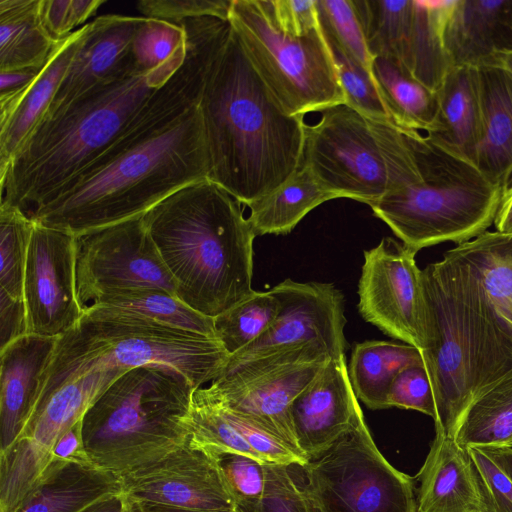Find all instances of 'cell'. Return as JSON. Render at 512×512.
Wrapping results in <instances>:
<instances>
[{"label":"cell","mask_w":512,"mask_h":512,"mask_svg":"<svg viewBox=\"0 0 512 512\" xmlns=\"http://www.w3.org/2000/svg\"><path fill=\"white\" fill-rule=\"evenodd\" d=\"M198 110L208 179L241 204L271 193L301 167L304 116L285 114L232 27L209 69Z\"/></svg>","instance_id":"obj_1"},{"label":"cell","mask_w":512,"mask_h":512,"mask_svg":"<svg viewBox=\"0 0 512 512\" xmlns=\"http://www.w3.org/2000/svg\"><path fill=\"white\" fill-rule=\"evenodd\" d=\"M241 205L205 179L174 192L143 215L175 282L176 296L211 318L255 291L252 276L256 235Z\"/></svg>","instance_id":"obj_2"},{"label":"cell","mask_w":512,"mask_h":512,"mask_svg":"<svg viewBox=\"0 0 512 512\" xmlns=\"http://www.w3.org/2000/svg\"><path fill=\"white\" fill-rule=\"evenodd\" d=\"M208 176L197 106L167 128L89 167L29 217L78 236L141 217L169 195Z\"/></svg>","instance_id":"obj_3"},{"label":"cell","mask_w":512,"mask_h":512,"mask_svg":"<svg viewBox=\"0 0 512 512\" xmlns=\"http://www.w3.org/2000/svg\"><path fill=\"white\" fill-rule=\"evenodd\" d=\"M185 55L186 50L152 71H137L45 116L0 171V204L29 216L75 179L117 140Z\"/></svg>","instance_id":"obj_4"},{"label":"cell","mask_w":512,"mask_h":512,"mask_svg":"<svg viewBox=\"0 0 512 512\" xmlns=\"http://www.w3.org/2000/svg\"><path fill=\"white\" fill-rule=\"evenodd\" d=\"M197 389L166 367L123 372L82 418L91 462L122 477L184 446L191 434V405Z\"/></svg>","instance_id":"obj_5"},{"label":"cell","mask_w":512,"mask_h":512,"mask_svg":"<svg viewBox=\"0 0 512 512\" xmlns=\"http://www.w3.org/2000/svg\"><path fill=\"white\" fill-rule=\"evenodd\" d=\"M407 135L421 180L371 203L374 215L415 253L486 232L494 224L503 188L432 137L413 130Z\"/></svg>","instance_id":"obj_6"},{"label":"cell","mask_w":512,"mask_h":512,"mask_svg":"<svg viewBox=\"0 0 512 512\" xmlns=\"http://www.w3.org/2000/svg\"><path fill=\"white\" fill-rule=\"evenodd\" d=\"M229 357L216 338L87 308L79 322L58 337L36 407L63 384L102 369L161 366L181 373L198 388L214 381Z\"/></svg>","instance_id":"obj_7"},{"label":"cell","mask_w":512,"mask_h":512,"mask_svg":"<svg viewBox=\"0 0 512 512\" xmlns=\"http://www.w3.org/2000/svg\"><path fill=\"white\" fill-rule=\"evenodd\" d=\"M229 22L250 63L289 116L345 104L321 28L296 36L280 30L263 0H232Z\"/></svg>","instance_id":"obj_8"},{"label":"cell","mask_w":512,"mask_h":512,"mask_svg":"<svg viewBox=\"0 0 512 512\" xmlns=\"http://www.w3.org/2000/svg\"><path fill=\"white\" fill-rule=\"evenodd\" d=\"M424 343L420 350L436 406L435 430L454 438L477 393V356L458 265L447 251L421 270Z\"/></svg>","instance_id":"obj_9"},{"label":"cell","mask_w":512,"mask_h":512,"mask_svg":"<svg viewBox=\"0 0 512 512\" xmlns=\"http://www.w3.org/2000/svg\"><path fill=\"white\" fill-rule=\"evenodd\" d=\"M302 468L321 512H417L414 478L384 458L363 412Z\"/></svg>","instance_id":"obj_10"},{"label":"cell","mask_w":512,"mask_h":512,"mask_svg":"<svg viewBox=\"0 0 512 512\" xmlns=\"http://www.w3.org/2000/svg\"><path fill=\"white\" fill-rule=\"evenodd\" d=\"M330 358L321 344L305 342L227 363L209 387L228 408L277 435L306 458L295 436L290 406Z\"/></svg>","instance_id":"obj_11"},{"label":"cell","mask_w":512,"mask_h":512,"mask_svg":"<svg viewBox=\"0 0 512 512\" xmlns=\"http://www.w3.org/2000/svg\"><path fill=\"white\" fill-rule=\"evenodd\" d=\"M126 369L92 371L55 390L34 410L15 441L0 451V512H18L64 462L53 461L58 439L81 421L97 397Z\"/></svg>","instance_id":"obj_12"},{"label":"cell","mask_w":512,"mask_h":512,"mask_svg":"<svg viewBox=\"0 0 512 512\" xmlns=\"http://www.w3.org/2000/svg\"><path fill=\"white\" fill-rule=\"evenodd\" d=\"M306 125L303 164L339 198L370 205L390 190L387 158L366 117L346 104Z\"/></svg>","instance_id":"obj_13"},{"label":"cell","mask_w":512,"mask_h":512,"mask_svg":"<svg viewBox=\"0 0 512 512\" xmlns=\"http://www.w3.org/2000/svg\"><path fill=\"white\" fill-rule=\"evenodd\" d=\"M146 289L176 296L175 282L143 216L76 236V290L84 310L110 297Z\"/></svg>","instance_id":"obj_14"},{"label":"cell","mask_w":512,"mask_h":512,"mask_svg":"<svg viewBox=\"0 0 512 512\" xmlns=\"http://www.w3.org/2000/svg\"><path fill=\"white\" fill-rule=\"evenodd\" d=\"M416 254L391 237L364 251L358 311L384 334L421 350L424 309Z\"/></svg>","instance_id":"obj_15"},{"label":"cell","mask_w":512,"mask_h":512,"mask_svg":"<svg viewBox=\"0 0 512 512\" xmlns=\"http://www.w3.org/2000/svg\"><path fill=\"white\" fill-rule=\"evenodd\" d=\"M23 299L29 334L60 337L79 322L84 309L76 290V236L34 221Z\"/></svg>","instance_id":"obj_16"},{"label":"cell","mask_w":512,"mask_h":512,"mask_svg":"<svg viewBox=\"0 0 512 512\" xmlns=\"http://www.w3.org/2000/svg\"><path fill=\"white\" fill-rule=\"evenodd\" d=\"M271 290L281 303L274 322L258 339L230 355L227 363L305 342L321 344L331 358L345 355L344 297L333 284L286 279Z\"/></svg>","instance_id":"obj_17"},{"label":"cell","mask_w":512,"mask_h":512,"mask_svg":"<svg viewBox=\"0 0 512 512\" xmlns=\"http://www.w3.org/2000/svg\"><path fill=\"white\" fill-rule=\"evenodd\" d=\"M121 478L123 492L139 501L197 510L238 508L215 454L188 442Z\"/></svg>","instance_id":"obj_18"},{"label":"cell","mask_w":512,"mask_h":512,"mask_svg":"<svg viewBox=\"0 0 512 512\" xmlns=\"http://www.w3.org/2000/svg\"><path fill=\"white\" fill-rule=\"evenodd\" d=\"M143 21V16L104 15L86 24V34L45 116L139 71L132 43Z\"/></svg>","instance_id":"obj_19"},{"label":"cell","mask_w":512,"mask_h":512,"mask_svg":"<svg viewBox=\"0 0 512 512\" xmlns=\"http://www.w3.org/2000/svg\"><path fill=\"white\" fill-rule=\"evenodd\" d=\"M361 413L345 355L330 358L290 406L295 436L308 461L328 449Z\"/></svg>","instance_id":"obj_20"},{"label":"cell","mask_w":512,"mask_h":512,"mask_svg":"<svg viewBox=\"0 0 512 512\" xmlns=\"http://www.w3.org/2000/svg\"><path fill=\"white\" fill-rule=\"evenodd\" d=\"M57 340L27 334L0 350V451L15 441L32 416Z\"/></svg>","instance_id":"obj_21"},{"label":"cell","mask_w":512,"mask_h":512,"mask_svg":"<svg viewBox=\"0 0 512 512\" xmlns=\"http://www.w3.org/2000/svg\"><path fill=\"white\" fill-rule=\"evenodd\" d=\"M417 479V512H486V504L467 447L435 430Z\"/></svg>","instance_id":"obj_22"},{"label":"cell","mask_w":512,"mask_h":512,"mask_svg":"<svg viewBox=\"0 0 512 512\" xmlns=\"http://www.w3.org/2000/svg\"><path fill=\"white\" fill-rule=\"evenodd\" d=\"M443 41L454 66L495 63L512 50V0H454Z\"/></svg>","instance_id":"obj_23"},{"label":"cell","mask_w":512,"mask_h":512,"mask_svg":"<svg viewBox=\"0 0 512 512\" xmlns=\"http://www.w3.org/2000/svg\"><path fill=\"white\" fill-rule=\"evenodd\" d=\"M477 71L481 134L474 164L504 189L512 177V74L498 64Z\"/></svg>","instance_id":"obj_24"},{"label":"cell","mask_w":512,"mask_h":512,"mask_svg":"<svg viewBox=\"0 0 512 512\" xmlns=\"http://www.w3.org/2000/svg\"><path fill=\"white\" fill-rule=\"evenodd\" d=\"M87 30L83 25L59 41L37 78L15 105L0 113V171L45 117Z\"/></svg>","instance_id":"obj_25"},{"label":"cell","mask_w":512,"mask_h":512,"mask_svg":"<svg viewBox=\"0 0 512 512\" xmlns=\"http://www.w3.org/2000/svg\"><path fill=\"white\" fill-rule=\"evenodd\" d=\"M436 97L440 129L426 135L474 164L481 134L477 67L454 66Z\"/></svg>","instance_id":"obj_26"},{"label":"cell","mask_w":512,"mask_h":512,"mask_svg":"<svg viewBox=\"0 0 512 512\" xmlns=\"http://www.w3.org/2000/svg\"><path fill=\"white\" fill-rule=\"evenodd\" d=\"M123 492L121 478L92 463H64L27 498L18 512H81Z\"/></svg>","instance_id":"obj_27"},{"label":"cell","mask_w":512,"mask_h":512,"mask_svg":"<svg viewBox=\"0 0 512 512\" xmlns=\"http://www.w3.org/2000/svg\"><path fill=\"white\" fill-rule=\"evenodd\" d=\"M336 198L302 163L285 183L247 206V220L256 236L288 234L311 210Z\"/></svg>","instance_id":"obj_28"},{"label":"cell","mask_w":512,"mask_h":512,"mask_svg":"<svg viewBox=\"0 0 512 512\" xmlns=\"http://www.w3.org/2000/svg\"><path fill=\"white\" fill-rule=\"evenodd\" d=\"M454 0H414V19L401 67L434 93L454 67L443 27Z\"/></svg>","instance_id":"obj_29"},{"label":"cell","mask_w":512,"mask_h":512,"mask_svg":"<svg viewBox=\"0 0 512 512\" xmlns=\"http://www.w3.org/2000/svg\"><path fill=\"white\" fill-rule=\"evenodd\" d=\"M453 249L476 271L493 318L512 335V234L487 230Z\"/></svg>","instance_id":"obj_30"},{"label":"cell","mask_w":512,"mask_h":512,"mask_svg":"<svg viewBox=\"0 0 512 512\" xmlns=\"http://www.w3.org/2000/svg\"><path fill=\"white\" fill-rule=\"evenodd\" d=\"M415 364H423L418 348L372 340L354 346L348 372L358 400L377 410L388 408V393L396 375Z\"/></svg>","instance_id":"obj_31"},{"label":"cell","mask_w":512,"mask_h":512,"mask_svg":"<svg viewBox=\"0 0 512 512\" xmlns=\"http://www.w3.org/2000/svg\"><path fill=\"white\" fill-rule=\"evenodd\" d=\"M40 0H0V72L42 68L59 41L42 25Z\"/></svg>","instance_id":"obj_32"},{"label":"cell","mask_w":512,"mask_h":512,"mask_svg":"<svg viewBox=\"0 0 512 512\" xmlns=\"http://www.w3.org/2000/svg\"><path fill=\"white\" fill-rule=\"evenodd\" d=\"M372 74L394 125L425 134L439 131L436 93L389 58L375 57Z\"/></svg>","instance_id":"obj_33"},{"label":"cell","mask_w":512,"mask_h":512,"mask_svg":"<svg viewBox=\"0 0 512 512\" xmlns=\"http://www.w3.org/2000/svg\"><path fill=\"white\" fill-rule=\"evenodd\" d=\"M454 439L464 447H512V373L471 402Z\"/></svg>","instance_id":"obj_34"},{"label":"cell","mask_w":512,"mask_h":512,"mask_svg":"<svg viewBox=\"0 0 512 512\" xmlns=\"http://www.w3.org/2000/svg\"><path fill=\"white\" fill-rule=\"evenodd\" d=\"M87 308L104 313L136 316L216 338L213 318L193 310L177 296L159 289L138 290L116 295Z\"/></svg>","instance_id":"obj_35"},{"label":"cell","mask_w":512,"mask_h":512,"mask_svg":"<svg viewBox=\"0 0 512 512\" xmlns=\"http://www.w3.org/2000/svg\"><path fill=\"white\" fill-rule=\"evenodd\" d=\"M372 56L401 65L414 19V0H354Z\"/></svg>","instance_id":"obj_36"},{"label":"cell","mask_w":512,"mask_h":512,"mask_svg":"<svg viewBox=\"0 0 512 512\" xmlns=\"http://www.w3.org/2000/svg\"><path fill=\"white\" fill-rule=\"evenodd\" d=\"M280 308L281 303L271 289L254 291L213 318L215 337L233 355L258 339L274 322Z\"/></svg>","instance_id":"obj_37"},{"label":"cell","mask_w":512,"mask_h":512,"mask_svg":"<svg viewBox=\"0 0 512 512\" xmlns=\"http://www.w3.org/2000/svg\"><path fill=\"white\" fill-rule=\"evenodd\" d=\"M34 221L20 208L0 204V291L23 299Z\"/></svg>","instance_id":"obj_38"},{"label":"cell","mask_w":512,"mask_h":512,"mask_svg":"<svg viewBox=\"0 0 512 512\" xmlns=\"http://www.w3.org/2000/svg\"><path fill=\"white\" fill-rule=\"evenodd\" d=\"M316 7L325 39L372 73L374 57L354 0H316Z\"/></svg>","instance_id":"obj_39"},{"label":"cell","mask_w":512,"mask_h":512,"mask_svg":"<svg viewBox=\"0 0 512 512\" xmlns=\"http://www.w3.org/2000/svg\"><path fill=\"white\" fill-rule=\"evenodd\" d=\"M327 43L334 60L345 104L368 119L393 124L373 74L334 43L329 41Z\"/></svg>","instance_id":"obj_40"},{"label":"cell","mask_w":512,"mask_h":512,"mask_svg":"<svg viewBox=\"0 0 512 512\" xmlns=\"http://www.w3.org/2000/svg\"><path fill=\"white\" fill-rule=\"evenodd\" d=\"M185 49L186 34L181 24L146 17L132 43L133 58L141 72L160 67Z\"/></svg>","instance_id":"obj_41"},{"label":"cell","mask_w":512,"mask_h":512,"mask_svg":"<svg viewBox=\"0 0 512 512\" xmlns=\"http://www.w3.org/2000/svg\"><path fill=\"white\" fill-rule=\"evenodd\" d=\"M293 466L265 464L264 494L256 505L242 512H321L306 484L294 476Z\"/></svg>","instance_id":"obj_42"},{"label":"cell","mask_w":512,"mask_h":512,"mask_svg":"<svg viewBox=\"0 0 512 512\" xmlns=\"http://www.w3.org/2000/svg\"><path fill=\"white\" fill-rule=\"evenodd\" d=\"M215 455L237 507L245 511L256 505L265 491L266 463L236 452Z\"/></svg>","instance_id":"obj_43"},{"label":"cell","mask_w":512,"mask_h":512,"mask_svg":"<svg viewBox=\"0 0 512 512\" xmlns=\"http://www.w3.org/2000/svg\"><path fill=\"white\" fill-rule=\"evenodd\" d=\"M218 401L226 417L238 429L251 449L266 464L298 465L303 467L308 460L296 453L277 435L269 432L246 417L228 408L207 386Z\"/></svg>","instance_id":"obj_44"},{"label":"cell","mask_w":512,"mask_h":512,"mask_svg":"<svg viewBox=\"0 0 512 512\" xmlns=\"http://www.w3.org/2000/svg\"><path fill=\"white\" fill-rule=\"evenodd\" d=\"M387 403L388 408L416 410L435 421V399L424 364L411 365L396 375L389 389Z\"/></svg>","instance_id":"obj_45"},{"label":"cell","mask_w":512,"mask_h":512,"mask_svg":"<svg viewBox=\"0 0 512 512\" xmlns=\"http://www.w3.org/2000/svg\"><path fill=\"white\" fill-rule=\"evenodd\" d=\"M232 0H141L136 3L143 17L179 24L199 17L229 20Z\"/></svg>","instance_id":"obj_46"},{"label":"cell","mask_w":512,"mask_h":512,"mask_svg":"<svg viewBox=\"0 0 512 512\" xmlns=\"http://www.w3.org/2000/svg\"><path fill=\"white\" fill-rule=\"evenodd\" d=\"M105 0H40L39 16L43 27L54 41L70 36L85 23Z\"/></svg>","instance_id":"obj_47"},{"label":"cell","mask_w":512,"mask_h":512,"mask_svg":"<svg viewBox=\"0 0 512 512\" xmlns=\"http://www.w3.org/2000/svg\"><path fill=\"white\" fill-rule=\"evenodd\" d=\"M484 495L486 512H512V480L481 447H467Z\"/></svg>","instance_id":"obj_48"},{"label":"cell","mask_w":512,"mask_h":512,"mask_svg":"<svg viewBox=\"0 0 512 512\" xmlns=\"http://www.w3.org/2000/svg\"><path fill=\"white\" fill-rule=\"evenodd\" d=\"M263 3L275 25L286 33L300 36L320 27L316 0H263Z\"/></svg>","instance_id":"obj_49"},{"label":"cell","mask_w":512,"mask_h":512,"mask_svg":"<svg viewBox=\"0 0 512 512\" xmlns=\"http://www.w3.org/2000/svg\"><path fill=\"white\" fill-rule=\"evenodd\" d=\"M29 334L24 299H14L0 291V350Z\"/></svg>","instance_id":"obj_50"},{"label":"cell","mask_w":512,"mask_h":512,"mask_svg":"<svg viewBox=\"0 0 512 512\" xmlns=\"http://www.w3.org/2000/svg\"><path fill=\"white\" fill-rule=\"evenodd\" d=\"M42 68H24L0 72V113L8 111L15 105L37 78Z\"/></svg>","instance_id":"obj_51"},{"label":"cell","mask_w":512,"mask_h":512,"mask_svg":"<svg viewBox=\"0 0 512 512\" xmlns=\"http://www.w3.org/2000/svg\"><path fill=\"white\" fill-rule=\"evenodd\" d=\"M81 421L70 427L58 439L52 452L53 461L92 463L85 450Z\"/></svg>","instance_id":"obj_52"},{"label":"cell","mask_w":512,"mask_h":512,"mask_svg":"<svg viewBox=\"0 0 512 512\" xmlns=\"http://www.w3.org/2000/svg\"><path fill=\"white\" fill-rule=\"evenodd\" d=\"M494 224L496 231L512 234V182L503 190Z\"/></svg>","instance_id":"obj_53"},{"label":"cell","mask_w":512,"mask_h":512,"mask_svg":"<svg viewBox=\"0 0 512 512\" xmlns=\"http://www.w3.org/2000/svg\"><path fill=\"white\" fill-rule=\"evenodd\" d=\"M128 512H242L239 508L231 510H197L160 503L145 502L132 498Z\"/></svg>","instance_id":"obj_54"},{"label":"cell","mask_w":512,"mask_h":512,"mask_svg":"<svg viewBox=\"0 0 512 512\" xmlns=\"http://www.w3.org/2000/svg\"><path fill=\"white\" fill-rule=\"evenodd\" d=\"M131 499L124 492L104 498L81 512H128Z\"/></svg>","instance_id":"obj_55"},{"label":"cell","mask_w":512,"mask_h":512,"mask_svg":"<svg viewBox=\"0 0 512 512\" xmlns=\"http://www.w3.org/2000/svg\"><path fill=\"white\" fill-rule=\"evenodd\" d=\"M512 480V447H481Z\"/></svg>","instance_id":"obj_56"},{"label":"cell","mask_w":512,"mask_h":512,"mask_svg":"<svg viewBox=\"0 0 512 512\" xmlns=\"http://www.w3.org/2000/svg\"><path fill=\"white\" fill-rule=\"evenodd\" d=\"M493 64L502 66L512 74V50L500 53Z\"/></svg>","instance_id":"obj_57"},{"label":"cell","mask_w":512,"mask_h":512,"mask_svg":"<svg viewBox=\"0 0 512 512\" xmlns=\"http://www.w3.org/2000/svg\"><path fill=\"white\" fill-rule=\"evenodd\" d=\"M511 182H512V177H511V179L509 180V182H508V184H507V185H509ZM507 185H506V186H507Z\"/></svg>","instance_id":"obj_58"}]
</instances>
